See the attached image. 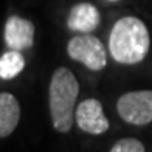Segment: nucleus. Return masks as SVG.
I'll return each instance as SVG.
<instances>
[{
	"mask_svg": "<svg viewBox=\"0 0 152 152\" xmlns=\"http://www.w3.org/2000/svg\"><path fill=\"white\" fill-rule=\"evenodd\" d=\"M151 36L143 20L126 16L116 20L109 34V51L118 64L135 65L148 56Z\"/></svg>",
	"mask_w": 152,
	"mask_h": 152,
	"instance_id": "obj_1",
	"label": "nucleus"
},
{
	"mask_svg": "<svg viewBox=\"0 0 152 152\" xmlns=\"http://www.w3.org/2000/svg\"><path fill=\"white\" fill-rule=\"evenodd\" d=\"M78 95L79 82L75 73L67 67L56 68L48 87V104L51 124L61 134L70 132L73 127Z\"/></svg>",
	"mask_w": 152,
	"mask_h": 152,
	"instance_id": "obj_2",
	"label": "nucleus"
},
{
	"mask_svg": "<svg viewBox=\"0 0 152 152\" xmlns=\"http://www.w3.org/2000/svg\"><path fill=\"white\" fill-rule=\"evenodd\" d=\"M67 53L73 61L92 72H99L107 65V51L104 44L90 33L73 36L67 44Z\"/></svg>",
	"mask_w": 152,
	"mask_h": 152,
	"instance_id": "obj_3",
	"label": "nucleus"
},
{
	"mask_svg": "<svg viewBox=\"0 0 152 152\" xmlns=\"http://www.w3.org/2000/svg\"><path fill=\"white\" fill-rule=\"evenodd\" d=\"M116 112L134 126H146L152 121V90H134L121 95L116 101Z\"/></svg>",
	"mask_w": 152,
	"mask_h": 152,
	"instance_id": "obj_4",
	"label": "nucleus"
},
{
	"mask_svg": "<svg viewBox=\"0 0 152 152\" xmlns=\"http://www.w3.org/2000/svg\"><path fill=\"white\" fill-rule=\"evenodd\" d=\"M75 123L82 132L90 135H101L110 127L102 104L95 98H87L76 106Z\"/></svg>",
	"mask_w": 152,
	"mask_h": 152,
	"instance_id": "obj_5",
	"label": "nucleus"
},
{
	"mask_svg": "<svg viewBox=\"0 0 152 152\" xmlns=\"http://www.w3.org/2000/svg\"><path fill=\"white\" fill-rule=\"evenodd\" d=\"M5 42L10 50L23 51L33 47L34 25L28 19L11 16L5 23Z\"/></svg>",
	"mask_w": 152,
	"mask_h": 152,
	"instance_id": "obj_6",
	"label": "nucleus"
},
{
	"mask_svg": "<svg viewBox=\"0 0 152 152\" xmlns=\"http://www.w3.org/2000/svg\"><path fill=\"white\" fill-rule=\"evenodd\" d=\"M101 22V14L95 5L88 2L76 3L68 12L67 17V26L68 30L76 31L79 34L92 33L93 30L98 28Z\"/></svg>",
	"mask_w": 152,
	"mask_h": 152,
	"instance_id": "obj_7",
	"label": "nucleus"
},
{
	"mask_svg": "<svg viewBox=\"0 0 152 152\" xmlns=\"http://www.w3.org/2000/svg\"><path fill=\"white\" fill-rule=\"evenodd\" d=\"M20 121V104L10 92L0 93V137L6 138L16 130Z\"/></svg>",
	"mask_w": 152,
	"mask_h": 152,
	"instance_id": "obj_8",
	"label": "nucleus"
},
{
	"mask_svg": "<svg viewBox=\"0 0 152 152\" xmlns=\"http://www.w3.org/2000/svg\"><path fill=\"white\" fill-rule=\"evenodd\" d=\"M25 68V58L17 50H10L0 56V78L11 81L19 76Z\"/></svg>",
	"mask_w": 152,
	"mask_h": 152,
	"instance_id": "obj_9",
	"label": "nucleus"
},
{
	"mask_svg": "<svg viewBox=\"0 0 152 152\" xmlns=\"http://www.w3.org/2000/svg\"><path fill=\"white\" fill-rule=\"evenodd\" d=\"M109 152H146V149H144V144L140 140L127 137V138L118 140L110 148Z\"/></svg>",
	"mask_w": 152,
	"mask_h": 152,
	"instance_id": "obj_10",
	"label": "nucleus"
},
{
	"mask_svg": "<svg viewBox=\"0 0 152 152\" xmlns=\"http://www.w3.org/2000/svg\"><path fill=\"white\" fill-rule=\"evenodd\" d=\"M107 2H118V0H107Z\"/></svg>",
	"mask_w": 152,
	"mask_h": 152,
	"instance_id": "obj_11",
	"label": "nucleus"
}]
</instances>
